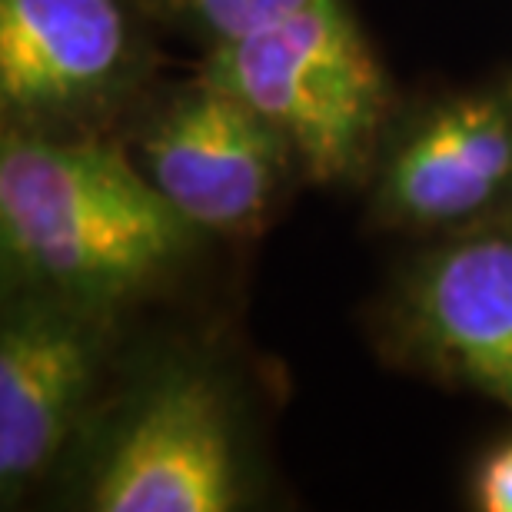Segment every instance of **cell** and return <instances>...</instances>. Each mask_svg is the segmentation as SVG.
Returning <instances> with one entry per match:
<instances>
[{"instance_id": "obj_1", "label": "cell", "mask_w": 512, "mask_h": 512, "mask_svg": "<svg viewBox=\"0 0 512 512\" xmlns=\"http://www.w3.org/2000/svg\"><path fill=\"white\" fill-rule=\"evenodd\" d=\"M203 240L150 187L117 133L0 130L4 290L130 313L167 290Z\"/></svg>"}, {"instance_id": "obj_2", "label": "cell", "mask_w": 512, "mask_h": 512, "mask_svg": "<svg viewBox=\"0 0 512 512\" xmlns=\"http://www.w3.org/2000/svg\"><path fill=\"white\" fill-rule=\"evenodd\" d=\"M67 459L77 506L94 512H233L253 499L240 389L187 343L120 366Z\"/></svg>"}, {"instance_id": "obj_3", "label": "cell", "mask_w": 512, "mask_h": 512, "mask_svg": "<svg viewBox=\"0 0 512 512\" xmlns=\"http://www.w3.org/2000/svg\"><path fill=\"white\" fill-rule=\"evenodd\" d=\"M200 74L280 133L316 187L370 180L396 117L389 77L346 0H310L203 50Z\"/></svg>"}, {"instance_id": "obj_4", "label": "cell", "mask_w": 512, "mask_h": 512, "mask_svg": "<svg viewBox=\"0 0 512 512\" xmlns=\"http://www.w3.org/2000/svg\"><path fill=\"white\" fill-rule=\"evenodd\" d=\"M117 137L150 187L207 237H256L303 180L280 133L200 70L147 90Z\"/></svg>"}, {"instance_id": "obj_5", "label": "cell", "mask_w": 512, "mask_h": 512, "mask_svg": "<svg viewBox=\"0 0 512 512\" xmlns=\"http://www.w3.org/2000/svg\"><path fill=\"white\" fill-rule=\"evenodd\" d=\"M124 316L40 290L0 310V503L20 506L84 433L120 370Z\"/></svg>"}, {"instance_id": "obj_6", "label": "cell", "mask_w": 512, "mask_h": 512, "mask_svg": "<svg viewBox=\"0 0 512 512\" xmlns=\"http://www.w3.org/2000/svg\"><path fill=\"white\" fill-rule=\"evenodd\" d=\"M140 0H0L4 127L117 133L150 90Z\"/></svg>"}, {"instance_id": "obj_7", "label": "cell", "mask_w": 512, "mask_h": 512, "mask_svg": "<svg viewBox=\"0 0 512 512\" xmlns=\"http://www.w3.org/2000/svg\"><path fill=\"white\" fill-rule=\"evenodd\" d=\"M373 333L393 366L512 409V210L426 240L386 286Z\"/></svg>"}, {"instance_id": "obj_8", "label": "cell", "mask_w": 512, "mask_h": 512, "mask_svg": "<svg viewBox=\"0 0 512 512\" xmlns=\"http://www.w3.org/2000/svg\"><path fill=\"white\" fill-rule=\"evenodd\" d=\"M512 210V70L393 117L366 180L370 223L436 240Z\"/></svg>"}, {"instance_id": "obj_9", "label": "cell", "mask_w": 512, "mask_h": 512, "mask_svg": "<svg viewBox=\"0 0 512 512\" xmlns=\"http://www.w3.org/2000/svg\"><path fill=\"white\" fill-rule=\"evenodd\" d=\"M153 24L193 37L203 50L260 30L310 0H140Z\"/></svg>"}, {"instance_id": "obj_10", "label": "cell", "mask_w": 512, "mask_h": 512, "mask_svg": "<svg viewBox=\"0 0 512 512\" xmlns=\"http://www.w3.org/2000/svg\"><path fill=\"white\" fill-rule=\"evenodd\" d=\"M469 503L483 512H512V436L479 463L469 486Z\"/></svg>"}]
</instances>
